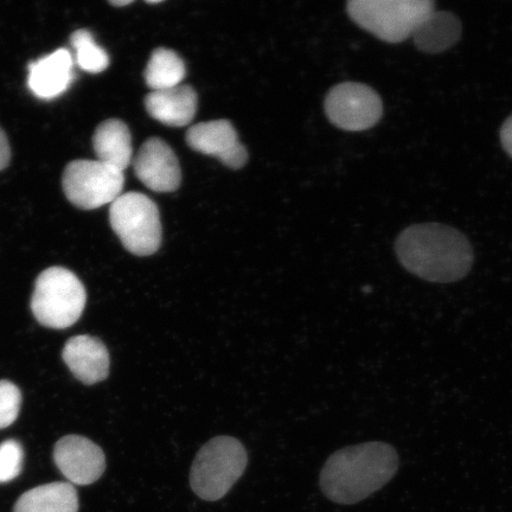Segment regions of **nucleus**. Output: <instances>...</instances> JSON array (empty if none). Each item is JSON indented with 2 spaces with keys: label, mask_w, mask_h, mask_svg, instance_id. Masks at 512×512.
<instances>
[{
  "label": "nucleus",
  "mask_w": 512,
  "mask_h": 512,
  "mask_svg": "<svg viewBox=\"0 0 512 512\" xmlns=\"http://www.w3.org/2000/svg\"><path fill=\"white\" fill-rule=\"evenodd\" d=\"M434 10L433 0H352L348 4L352 21L388 43L413 37Z\"/></svg>",
  "instance_id": "20e7f679"
},
{
  "label": "nucleus",
  "mask_w": 512,
  "mask_h": 512,
  "mask_svg": "<svg viewBox=\"0 0 512 512\" xmlns=\"http://www.w3.org/2000/svg\"><path fill=\"white\" fill-rule=\"evenodd\" d=\"M93 146L99 162L125 171L132 162L130 128L124 121L110 119L101 123L94 133Z\"/></svg>",
  "instance_id": "2eb2a0df"
},
{
  "label": "nucleus",
  "mask_w": 512,
  "mask_h": 512,
  "mask_svg": "<svg viewBox=\"0 0 512 512\" xmlns=\"http://www.w3.org/2000/svg\"><path fill=\"white\" fill-rule=\"evenodd\" d=\"M462 36V23L447 11L434 10L420 27L413 40L416 48L427 54H439L450 49Z\"/></svg>",
  "instance_id": "dca6fc26"
},
{
  "label": "nucleus",
  "mask_w": 512,
  "mask_h": 512,
  "mask_svg": "<svg viewBox=\"0 0 512 512\" xmlns=\"http://www.w3.org/2000/svg\"><path fill=\"white\" fill-rule=\"evenodd\" d=\"M331 123L344 131H366L379 123L383 105L380 95L363 83L345 82L331 89L325 100Z\"/></svg>",
  "instance_id": "6e6552de"
},
{
  "label": "nucleus",
  "mask_w": 512,
  "mask_h": 512,
  "mask_svg": "<svg viewBox=\"0 0 512 512\" xmlns=\"http://www.w3.org/2000/svg\"><path fill=\"white\" fill-rule=\"evenodd\" d=\"M145 107L159 123L171 127L187 126L196 115L197 93L187 85L151 92L145 98Z\"/></svg>",
  "instance_id": "4468645a"
},
{
  "label": "nucleus",
  "mask_w": 512,
  "mask_h": 512,
  "mask_svg": "<svg viewBox=\"0 0 512 512\" xmlns=\"http://www.w3.org/2000/svg\"><path fill=\"white\" fill-rule=\"evenodd\" d=\"M74 59L67 49L32 62L29 66L28 86L37 98L53 100L60 96L74 81Z\"/></svg>",
  "instance_id": "ddd939ff"
},
{
  "label": "nucleus",
  "mask_w": 512,
  "mask_h": 512,
  "mask_svg": "<svg viewBox=\"0 0 512 512\" xmlns=\"http://www.w3.org/2000/svg\"><path fill=\"white\" fill-rule=\"evenodd\" d=\"M23 447L16 440H6L0 444V484L9 483L22 472Z\"/></svg>",
  "instance_id": "aec40b11"
},
{
  "label": "nucleus",
  "mask_w": 512,
  "mask_h": 512,
  "mask_svg": "<svg viewBox=\"0 0 512 512\" xmlns=\"http://www.w3.org/2000/svg\"><path fill=\"white\" fill-rule=\"evenodd\" d=\"M187 143L192 150L220 159L232 169L247 162V151L240 143L238 132L228 120L207 121L189 128Z\"/></svg>",
  "instance_id": "9b49d317"
},
{
  "label": "nucleus",
  "mask_w": 512,
  "mask_h": 512,
  "mask_svg": "<svg viewBox=\"0 0 512 512\" xmlns=\"http://www.w3.org/2000/svg\"><path fill=\"white\" fill-rule=\"evenodd\" d=\"M62 357L76 379L87 386L106 380L110 374V354L98 338H70L63 349Z\"/></svg>",
  "instance_id": "f8f14e48"
},
{
  "label": "nucleus",
  "mask_w": 512,
  "mask_h": 512,
  "mask_svg": "<svg viewBox=\"0 0 512 512\" xmlns=\"http://www.w3.org/2000/svg\"><path fill=\"white\" fill-rule=\"evenodd\" d=\"M110 4L113 6H117V8H123V6L132 4V0H121V2H118V0H114V2H110Z\"/></svg>",
  "instance_id": "b1692460"
},
{
  "label": "nucleus",
  "mask_w": 512,
  "mask_h": 512,
  "mask_svg": "<svg viewBox=\"0 0 512 512\" xmlns=\"http://www.w3.org/2000/svg\"><path fill=\"white\" fill-rule=\"evenodd\" d=\"M87 294L80 279L63 267H50L38 275L31 310L38 323L50 329H67L82 316Z\"/></svg>",
  "instance_id": "39448f33"
},
{
  "label": "nucleus",
  "mask_w": 512,
  "mask_h": 512,
  "mask_svg": "<svg viewBox=\"0 0 512 512\" xmlns=\"http://www.w3.org/2000/svg\"><path fill=\"white\" fill-rule=\"evenodd\" d=\"M70 43L75 50L76 63L85 72L99 74L108 68L110 57L104 49L96 44L93 35L88 30L75 31L70 37Z\"/></svg>",
  "instance_id": "6ab92c4d"
},
{
  "label": "nucleus",
  "mask_w": 512,
  "mask_h": 512,
  "mask_svg": "<svg viewBox=\"0 0 512 512\" xmlns=\"http://www.w3.org/2000/svg\"><path fill=\"white\" fill-rule=\"evenodd\" d=\"M54 460L70 484L91 485L106 469V458L101 448L93 441L68 435L56 444Z\"/></svg>",
  "instance_id": "1a4fd4ad"
},
{
  "label": "nucleus",
  "mask_w": 512,
  "mask_h": 512,
  "mask_svg": "<svg viewBox=\"0 0 512 512\" xmlns=\"http://www.w3.org/2000/svg\"><path fill=\"white\" fill-rule=\"evenodd\" d=\"M139 181L156 192H172L182 181L181 166L174 150L159 138L146 140L133 160Z\"/></svg>",
  "instance_id": "9d476101"
},
{
  "label": "nucleus",
  "mask_w": 512,
  "mask_h": 512,
  "mask_svg": "<svg viewBox=\"0 0 512 512\" xmlns=\"http://www.w3.org/2000/svg\"><path fill=\"white\" fill-rule=\"evenodd\" d=\"M147 4H150V5H156V4H160L162 3V0H149V2H146Z\"/></svg>",
  "instance_id": "393cba45"
},
{
  "label": "nucleus",
  "mask_w": 512,
  "mask_h": 512,
  "mask_svg": "<svg viewBox=\"0 0 512 512\" xmlns=\"http://www.w3.org/2000/svg\"><path fill=\"white\" fill-rule=\"evenodd\" d=\"M11 158V150L8 137H6L3 128L0 127V171L9 165Z\"/></svg>",
  "instance_id": "4be33fe9"
},
{
  "label": "nucleus",
  "mask_w": 512,
  "mask_h": 512,
  "mask_svg": "<svg viewBox=\"0 0 512 512\" xmlns=\"http://www.w3.org/2000/svg\"><path fill=\"white\" fill-rule=\"evenodd\" d=\"M22 394L16 384L0 381V430L10 427L21 412Z\"/></svg>",
  "instance_id": "412c9836"
},
{
  "label": "nucleus",
  "mask_w": 512,
  "mask_h": 512,
  "mask_svg": "<svg viewBox=\"0 0 512 512\" xmlns=\"http://www.w3.org/2000/svg\"><path fill=\"white\" fill-rule=\"evenodd\" d=\"M78 491L70 483L37 486L19 497L14 512H78Z\"/></svg>",
  "instance_id": "f3484780"
},
{
  "label": "nucleus",
  "mask_w": 512,
  "mask_h": 512,
  "mask_svg": "<svg viewBox=\"0 0 512 512\" xmlns=\"http://www.w3.org/2000/svg\"><path fill=\"white\" fill-rule=\"evenodd\" d=\"M398 469L393 446L377 441L350 446L328 459L320 473V488L332 502L356 504L382 489Z\"/></svg>",
  "instance_id": "f03ea898"
},
{
  "label": "nucleus",
  "mask_w": 512,
  "mask_h": 512,
  "mask_svg": "<svg viewBox=\"0 0 512 512\" xmlns=\"http://www.w3.org/2000/svg\"><path fill=\"white\" fill-rule=\"evenodd\" d=\"M395 251L408 272L431 283H454L473 265V249L459 230L439 223H422L400 234Z\"/></svg>",
  "instance_id": "f257e3e1"
},
{
  "label": "nucleus",
  "mask_w": 512,
  "mask_h": 512,
  "mask_svg": "<svg viewBox=\"0 0 512 512\" xmlns=\"http://www.w3.org/2000/svg\"><path fill=\"white\" fill-rule=\"evenodd\" d=\"M124 172L96 160H74L63 172L64 195L75 207L92 210L123 195Z\"/></svg>",
  "instance_id": "0eeeda50"
},
{
  "label": "nucleus",
  "mask_w": 512,
  "mask_h": 512,
  "mask_svg": "<svg viewBox=\"0 0 512 512\" xmlns=\"http://www.w3.org/2000/svg\"><path fill=\"white\" fill-rule=\"evenodd\" d=\"M185 64L174 50L158 48L153 51L145 69L146 85L152 92L181 86L185 76Z\"/></svg>",
  "instance_id": "a211bd4d"
},
{
  "label": "nucleus",
  "mask_w": 512,
  "mask_h": 512,
  "mask_svg": "<svg viewBox=\"0 0 512 512\" xmlns=\"http://www.w3.org/2000/svg\"><path fill=\"white\" fill-rule=\"evenodd\" d=\"M247 463V452L239 440L224 435L211 439L192 464L191 489L203 501H219L241 478Z\"/></svg>",
  "instance_id": "7ed1b4c3"
},
{
  "label": "nucleus",
  "mask_w": 512,
  "mask_h": 512,
  "mask_svg": "<svg viewBox=\"0 0 512 512\" xmlns=\"http://www.w3.org/2000/svg\"><path fill=\"white\" fill-rule=\"evenodd\" d=\"M501 140L504 150L508 152V155L512 158V115L505 121L502 131Z\"/></svg>",
  "instance_id": "5701e85b"
},
{
  "label": "nucleus",
  "mask_w": 512,
  "mask_h": 512,
  "mask_svg": "<svg viewBox=\"0 0 512 512\" xmlns=\"http://www.w3.org/2000/svg\"><path fill=\"white\" fill-rule=\"evenodd\" d=\"M110 222L128 252L155 254L162 243V223L156 203L140 192H127L111 204Z\"/></svg>",
  "instance_id": "423d86ee"
}]
</instances>
